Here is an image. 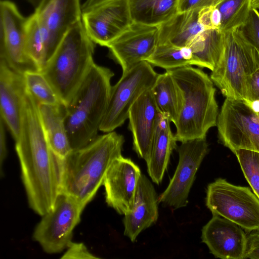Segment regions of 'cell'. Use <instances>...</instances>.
I'll return each instance as SVG.
<instances>
[{
	"instance_id": "e0dca14e",
	"label": "cell",
	"mask_w": 259,
	"mask_h": 259,
	"mask_svg": "<svg viewBox=\"0 0 259 259\" xmlns=\"http://www.w3.org/2000/svg\"><path fill=\"white\" fill-rule=\"evenodd\" d=\"M201 239L215 257L244 259L246 234L239 225L225 218L212 215L202 229Z\"/></svg>"
},
{
	"instance_id": "4316f807",
	"label": "cell",
	"mask_w": 259,
	"mask_h": 259,
	"mask_svg": "<svg viewBox=\"0 0 259 259\" xmlns=\"http://www.w3.org/2000/svg\"><path fill=\"white\" fill-rule=\"evenodd\" d=\"M26 51L40 71L52 57L48 35L34 13L26 19Z\"/></svg>"
},
{
	"instance_id": "d6a6232c",
	"label": "cell",
	"mask_w": 259,
	"mask_h": 259,
	"mask_svg": "<svg viewBox=\"0 0 259 259\" xmlns=\"http://www.w3.org/2000/svg\"><path fill=\"white\" fill-rule=\"evenodd\" d=\"M242 29L259 52V12L257 9H251L247 22Z\"/></svg>"
},
{
	"instance_id": "8fae6325",
	"label": "cell",
	"mask_w": 259,
	"mask_h": 259,
	"mask_svg": "<svg viewBox=\"0 0 259 259\" xmlns=\"http://www.w3.org/2000/svg\"><path fill=\"white\" fill-rule=\"evenodd\" d=\"M179 159L168 185L158 196V203L175 209L186 206L196 172L208 151L206 137L182 142L177 147Z\"/></svg>"
},
{
	"instance_id": "30bf717a",
	"label": "cell",
	"mask_w": 259,
	"mask_h": 259,
	"mask_svg": "<svg viewBox=\"0 0 259 259\" xmlns=\"http://www.w3.org/2000/svg\"><path fill=\"white\" fill-rule=\"evenodd\" d=\"M83 209L72 197L60 193L53 209L42 215L36 225L33 239L46 253L62 252L72 241L73 231Z\"/></svg>"
},
{
	"instance_id": "9a60e30c",
	"label": "cell",
	"mask_w": 259,
	"mask_h": 259,
	"mask_svg": "<svg viewBox=\"0 0 259 259\" xmlns=\"http://www.w3.org/2000/svg\"><path fill=\"white\" fill-rule=\"evenodd\" d=\"M142 174L130 158L122 156L115 159L104 179L105 200L118 213L125 214L132 208Z\"/></svg>"
},
{
	"instance_id": "4dcf8cb0",
	"label": "cell",
	"mask_w": 259,
	"mask_h": 259,
	"mask_svg": "<svg viewBox=\"0 0 259 259\" xmlns=\"http://www.w3.org/2000/svg\"><path fill=\"white\" fill-rule=\"evenodd\" d=\"M233 153L237 158L246 180L259 199V152L238 149Z\"/></svg>"
},
{
	"instance_id": "f35d334b",
	"label": "cell",
	"mask_w": 259,
	"mask_h": 259,
	"mask_svg": "<svg viewBox=\"0 0 259 259\" xmlns=\"http://www.w3.org/2000/svg\"><path fill=\"white\" fill-rule=\"evenodd\" d=\"M106 1L107 0H86L81 6L82 13Z\"/></svg>"
},
{
	"instance_id": "7c38bea8",
	"label": "cell",
	"mask_w": 259,
	"mask_h": 259,
	"mask_svg": "<svg viewBox=\"0 0 259 259\" xmlns=\"http://www.w3.org/2000/svg\"><path fill=\"white\" fill-rule=\"evenodd\" d=\"M26 19L14 3L1 1L0 58L23 74L29 70H38L26 51Z\"/></svg>"
},
{
	"instance_id": "7a4b0ae2",
	"label": "cell",
	"mask_w": 259,
	"mask_h": 259,
	"mask_svg": "<svg viewBox=\"0 0 259 259\" xmlns=\"http://www.w3.org/2000/svg\"><path fill=\"white\" fill-rule=\"evenodd\" d=\"M124 143L122 135L106 133L60 158V193L71 196L84 209L103 184L112 163L122 156Z\"/></svg>"
},
{
	"instance_id": "f1b7e54d",
	"label": "cell",
	"mask_w": 259,
	"mask_h": 259,
	"mask_svg": "<svg viewBox=\"0 0 259 259\" xmlns=\"http://www.w3.org/2000/svg\"><path fill=\"white\" fill-rule=\"evenodd\" d=\"M216 6L221 14L222 32L243 26L252 9V0H222Z\"/></svg>"
},
{
	"instance_id": "4fadbf2b",
	"label": "cell",
	"mask_w": 259,
	"mask_h": 259,
	"mask_svg": "<svg viewBox=\"0 0 259 259\" xmlns=\"http://www.w3.org/2000/svg\"><path fill=\"white\" fill-rule=\"evenodd\" d=\"M81 20L90 38L107 47L132 22L128 0H107L82 13Z\"/></svg>"
},
{
	"instance_id": "d6986e66",
	"label": "cell",
	"mask_w": 259,
	"mask_h": 259,
	"mask_svg": "<svg viewBox=\"0 0 259 259\" xmlns=\"http://www.w3.org/2000/svg\"><path fill=\"white\" fill-rule=\"evenodd\" d=\"M26 87L23 74L0 58V117L15 141L19 137Z\"/></svg>"
},
{
	"instance_id": "f546056e",
	"label": "cell",
	"mask_w": 259,
	"mask_h": 259,
	"mask_svg": "<svg viewBox=\"0 0 259 259\" xmlns=\"http://www.w3.org/2000/svg\"><path fill=\"white\" fill-rule=\"evenodd\" d=\"M23 76L26 91L38 105L62 104L52 85L40 71L29 70L23 73Z\"/></svg>"
},
{
	"instance_id": "52a82bcc",
	"label": "cell",
	"mask_w": 259,
	"mask_h": 259,
	"mask_svg": "<svg viewBox=\"0 0 259 259\" xmlns=\"http://www.w3.org/2000/svg\"><path fill=\"white\" fill-rule=\"evenodd\" d=\"M206 205L212 215L225 218L247 232L259 228V199L248 187L219 178L207 186Z\"/></svg>"
},
{
	"instance_id": "9c48e42d",
	"label": "cell",
	"mask_w": 259,
	"mask_h": 259,
	"mask_svg": "<svg viewBox=\"0 0 259 259\" xmlns=\"http://www.w3.org/2000/svg\"><path fill=\"white\" fill-rule=\"evenodd\" d=\"M217 126L220 141L233 152L238 149L259 152V112L244 100L226 98Z\"/></svg>"
},
{
	"instance_id": "8d00e7d4",
	"label": "cell",
	"mask_w": 259,
	"mask_h": 259,
	"mask_svg": "<svg viewBox=\"0 0 259 259\" xmlns=\"http://www.w3.org/2000/svg\"><path fill=\"white\" fill-rule=\"evenodd\" d=\"M247 102L259 101V68L249 77L246 89L244 98Z\"/></svg>"
},
{
	"instance_id": "d4e9b609",
	"label": "cell",
	"mask_w": 259,
	"mask_h": 259,
	"mask_svg": "<svg viewBox=\"0 0 259 259\" xmlns=\"http://www.w3.org/2000/svg\"><path fill=\"white\" fill-rule=\"evenodd\" d=\"M151 90L159 111L166 115L175 125L181 109V97L168 71L158 74Z\"/></svg>"
},
{
	"instance_id": "ffe728a7",
	"label": "cell",
	"mask_w": 259,
	"mask_h": 259,
	"mask_svg": "<svg viewBox=\"0 0 259 259\" xmlns=\"http://www.w3.org/2000/svg\"><path fill=\"white\" fill-rule=\"evenodd\" d=\"M158 196L151 181L142 174L130 210L124 214V235L134 242L139 234L158 218Z\"/></svg>"
},
{
	"instance_id": "ac0fdd59",
	"label": "cell",
	"mask_w": 259,
	"mask_h": 259,
	"mask_svg": "<svg viewBox=\"0 0 259 259\" xmlns=\"http://www.w3.org/2000/svg\"><path fill=\"white\" fill-rule=\"evenodd\" d=\"M159 113L151 89L141 95L128 113L133 149L146 162L150 156Z\"/></svg>"
},
{
	"instance_id": "3957f363",
	"label": "cell",
	"mask_w": 259,
	"mask_h": 259,
	"mask_svg": "<svg viewBox=\"0 0 259 259\" xmlns=\"http://www.w3.org/2000/svg\"><path fill=\"white\" fill-rule=\"evenodd\" d=\"M114 73L108 68L92 65L70 101L64 106V121L72 150L93 141L108 104Z\"/></svg>"
},
{
	"instance_id": "b9f144b4",
	"label": "cell",
	"mask_w": 259,
	"mask_h": 259,
	"mask_svg": "<svg viewBox=\"0 0 259 259\" xmlns=\"http://www.w3.org/2000/svg\"><path fill=\"white\" fill-rule=\"evenodd\" d=\"M258 9H259V8H258Z\"/></svg>"
},
{
	"instance_id": "d590c367",
	"label": "cell",
	"mask_w": 259,
	"mask_h": 259,
	"mask_svg": "<svg viewBox=\"0 0 259 259\" xmlns=\"http://www.w3.org/2000/svg\"><path fill=\"white\" fill-rule=\"evenodd\" d=\"M222 0H178V11L183 12L216 6Z\"/></svg>"
},
{
	"instance_id": "603a6c76",
	"label": "cell",
	"mask_w": 259,
	"mask_h": 259,
	"mask_svg": "<svg viewBox=\"0 0 259 259\" xmlns=\"http://www.w3.org/2000/svg\"><path fill=\"white\" fill-rule=\"evenodd\" d=\"M42 124L49 146L60 158L66 157L73 150L64 121V106L38 105Z\"/></svg>"
},
{
	"instance_id": "cb8c5ba5",
	"label": "cell",
	"mask_w": 259,
	"mask_h": 259,
	"mask_svg": "<svg viewBox=\"0 0 259 259\" xmlns=\"http://www.w3.org/2000/svg\"><path fill=\"white\" fill-rule=\"evenodd\" d=\"M178 0H128L133 22L160 26L178 11Z\"/></svg>"
},
{
	"instance_id": "8992f818",
	"label": "cell",
	"mask_w": 259,
	"mask_h": 259,
	"mask_svg": "<svg viewBox=\"0 0 259 259\" xmlns=\"http://www.w3.org/2000/svg\"><path fill=\"white\" fill-rule=\"evenodd\" d=\"M222 33L220 59L210 77L226 98L242 100L249 77L259 68V52L242 27Z\"/></svg>"
},
{
	"instance_id": "5b68a950",
	"label": "cell",
	"mask_w": 259,
	"mask_h": 259,
	"mask_svg": "<svg viewBox=\"0 0 259 259\" xmlns=\"http://www.w3.org/2000/svg\"><path fill=\"white\" fill-rule=\"evenodd\" d=\"M95 45L88 35L81 19L66 33L40 71L64 106L70 101L94 63Z\"/></svg>"
},
{
	"instance_id": "1f68e13d",
	"label": "cell",
	"mask_w": 259,
	"mask_h": 259,
	"mask_svg": "<svg viewBox=\"0 0 259 259\" xmlns=\"http://www.w3.org/2000/svg\"><path fill=\"white\" fill-rule=\"evenodd\" d=\"M199 20L205 30L212 29L221 31L222 17L217 6L200 9Z\"/></svg>"
},
{
	"instance_id": "60d3db41",
	"label": "cell",
	"mask_w": 259,
	"mask_h": 259,
	"mask_svg": "<svg viewBox=\"0 0 259 259\" xmlns=\"http://www.w3.org/2000/svg\"><path fill=\"white\" fill-rule=\"evenodd\" d=\"M252 7L258 9L259 8V0H252Z\"/></svg>"
},
{
	"instance_id": "44dd1931",
	"label": "cell",
	"mask_w": 259,
	"mask_h": 259,
	"mask_svg": "<svg viewBox=\"0 0 259 259\" xmlns=\"http://www.w3.org/2000/svg\"><path fill=\"white\" fill-rule=\"evenodd\" d=\"M170 120L159 112L150 156L146 162L153 182L159 184L167 167L171 154L177 149V140L170 128Z\"/></svg>"
},
{
	"instance_id": "484cf974",
	"label": "cell",
	"mask_w": 259,
	"mask_h": 259,
	"mask_svg": "<svg viewBox=\"0 0 259 259\" xmlns=\"http://www.w3.org/2000/svg\"><path fill=\"white\" fill-rule=\"evenodd\" d=\"M197 63V66L211 71L217 65L222 49V32L212 29L204 30L187 46Z\"/></svg>"
},
{
	"instance_id": "83f0119b",
	"label": "cell",
	"mask_w": 259,
	"mask_h": 259,
	"mask_svg": "<svg viewBox=\"0 0 259 259\" xmlns=\"http://www.w3.org/2000/svg\"><path fill=\"white\" fill-rule=\"evenodd\" d=\"M146 61L153 66L165 70L186 66H197L196 61L189 47L180 48L164 44H158Z\"/></svg>"
},
{
	"instance_id": "6da1fadb",
	"label": "cell",
	"mask_w": 259,
	"mask_h": 259,
	"mask_svg": "<svg viewBox=\"0 0 259 259\" xmlns=\"http://www.w3.org/2000/svg\"><path fill=\"white\" fill-rule=\"evenodd\" d=\"M15 149L29 206L42 216L53 209L61 192L60 158L49 146L38 104L27 91Z\"/></svg>"
},
{
	"instance_id": "ba28073f",
	"label": "cell",
	"mask_w": 259,
	"mask_h": 259,
	"mask_svg": "<svg viewBox=\"0 0 259 259\" xmlns=\"http://www.w3.org/2000/svg\"><path fill=\"white\" fill-rule=\"evenodd\" d=\"M158 75L146 61L122 73L119 80L112 86L100 131L108 133L122 125L128 119L132 105L143 93L152 88Z\"/></svg>"
},
{
	"instance_id": "7402d4cb",
	"label": "cell",
	"mask_w": 259,
	"mask_h": 259,
	"mask_svg": "<svg viewBox=\"0 0 259 259\" xmlns=\"http://www.w3.org/2000/svg\"><path fill=\"white\" fill-rule=\"evenodd\" d=\"M200 10L178 12L159 26L158 44L180 48L187 47L205 30L199 20Z\"/></svg>"
},
{
	"instance_id": "277c9868",
	"label": "cell",
	"mask_w": 259,
	"mask_h": 259,
	"mask_svg": "<svg viewBox=\"0 0 259 259\" xmlns=\"http://www.w3.org/2000/svg\"><path fill=\"white\" fill-rule=\"evenodd\" d=\"M180 91L181 109L175 138L181 143L205 138L217 125L218 105L210 77L199 68L186 66L167 70Z\"/></svg>"
},
{
	"instance_id": "836d02e7",
	"label": "cell",
	"mask_w": 259,
	"mask_h": 259,
	"mask_svg": "<svg viewBox=\"0 0 259 259\" xmlns=\"http://www.w3.org/2000/svg\"><path fill=\"white\" fill-rule=\"evenodd\" d=\"M88 249L82 243L72 242L69 244L67 250L61 258H98Z\"/></svg>"
},
{
	"instance_id": "5bb4252c",
	"label": "cell",
	"mask_w": 259,
	"mask_h": 259,
	"mask_svg": "<svg viewBox=\"0 0 259 259\" xmlns=\"http://www.w3.org/2000/svg\"><path fill=\"white\" fill-rule=\"evenodd\" d=\"M159 26L133 22L107 47L124 73L147 61L158 44Z\"/></svg>"
},
{
	"instance_id": "e575fe53",
	"label": "cell",
	"mask_w": 259,
	"mask_h": 259,
	"mask_svg": "<svg viewBox=\"0 0 259 259\" xmlns=\"http://www.w3.org/2000/svg\"><path fill=\"white\" fill-rule=\"evenodd\" d=\"M245 258L259 259V228L246 234Z\"/></svg>"
},
{
	"instance_id": "74e56055",
	"label": "cell",
	"mask_w": 259,
	"mask_h": 259,
	"mask_svg": "<svg viewBox=\"0 0 259 259\" xmlns=\"http://www.w3.org/2000/svg\"><path fill=\"white\" fill-rule=\"evenodd\" d=\"M5 123L0 117V175L2 176L3 163L7 156L8 151L6 145V139L5 126Z\"/></svg>"
},
{
	"instance_id": "2e32d148",
	"label": "cell",
	"mask_w": 259,
	"mask_h": 259,
	"mask_svg": "<svg viewBox=\"0 0 259 259\" xmlns=\"http://www.w3.org/2000/svg\"><path fill=\"white\" fill-rule=\"evenodd\" d=\"M80 0H42L34 13L47 33L54 54L66 33L81 19Z\"/></svg>"
},
{
	"instance_id": "ab89813d",
	"label": "cell",
	"mask_w": 259,
	"mask_h": 259,
	"mask_svg": "<svg viewBox=\"0 0 259 259\" xmlns=\"http://www.w3.org/2000/svg\"><path fill=\"white\" fill-rule=\"evenodd\" d=\"M31 4L35 9L40 4L42 0H26Z\"/></svg>"
}]
</instances>
